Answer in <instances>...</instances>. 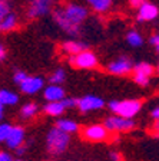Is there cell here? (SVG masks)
<instances>
[{
	"label": "cell",
	"mask_w": 159,
	"mask_h": 161,
	"mask_svg": "<svg viewBox=\"0 0 159 161\" xmlns=\"http://www.w3.org/2000/svg\"><path fill=\"white\" fill-rule=\"evenodd\" d=\"M0 161H13V158H12L10 154H7V153L0 151Z\"/></svg>",
	"instance_id": "1f68e13d"
},
{
	"label": "cell",
	"mask_w": 159,
	"mask_h": 161,
	"mask_svg": "<svg viewBox=\"0 0 159 161\" xmlns=\"http://www.w3.org/2000/svg\"><path fill=\"white\" fill-rule=\"evenodd\" d=\"M110 160L112 161H122V157H120L119 153L113 151V153H110Z\"/></svg>",
	"instance_id": "d6a6232c"
},
{
	"label": "cell",
	"mask_w": 159,
	"mask_h": 161,
	"mask_svg": "<svg viewBox=\"0 0 159 161\" xmlns=\"http://www.w3.org/2000/svg\"><path fill=\"white\" fill-rule=\"evenodd\" d=\"M155 50H156V52H158V53H159V45H158V46H155Z\"/></svg>",
	"instance_id": "ab89813d"
},
{
	"label": "cell",
	"mask_w": 159,
	"mask_h": 161,
	"mask_svg": "<svg viewBox=\"0 0 159 161\" xmlns=\"http://www.w3.org/2000/svg\"><path fill=\"white\" fill-rule=\"evenodd\" d=\"M86 17V7L80 6V4L70 3L63 9H56L53 12V20L56 22V25L72 37H76L79 35L80 25L83 23V20Z\"/></svg>",
	"instance_id": "6da1fadb"
},
{
	"label": "cell",
	"mask_w": 159,
	"mask_h": 161,
	"mask_svg": "<svg viewBox=\"0 0 159 161\" xmlns=\"http://www.w3.org/2000/svg\"><path fill=\"white\" fill-rule=\"evenodd\" d=\"M105 127L113 132V134H123V132H130L132 130H135L136 122L132 118H125L120 115H110L105 119Z\"/></svg>",
	"instance_id": "277c9868"
},
{
	"label": "cell",
	"mask_w": 159,
	"mask_h": 161,
	"mask_svg": "<svg viewBox=\"0 0 159 161\" xmlns=\"http://www.w3.org/2000/svg\"><path fill=\"white\" fill-rule=\"evenodd\" d=\"M126 42L132 47H140L143 45V36L138 30H129L126 33Z\"/></svg>",
	"instance_id": "d6986e66"
},
{
	"label": "cell",
	"mask_w": 159,
	"mask_h": 161,
	"mask_svg": "<svg viewBox=\"0 0 159 161\" xmlns=\"http://www.w3.org/2000/svg\"><path fill=\"white\" fill-rule=\"evenodd\" d=\"M3 112H4V105L0 102V119L3 118Z\"/></svg>",
	"instance_id": "74e56055"
},
{
	"label": "cell",
	"mask_w": 159,
	"mask_h": 161,
	"mask_svg": "<svg viewBox=\"0 0 159 161\" xmlns=\"http://www.w3.org/2000/svg\"><path fill=\"white\" fill-rule=\"evenodd\" d=\"M12 128H13V125L10 124H0V142H6L10 132H12Z\"/></svg>",
	"instance_id": "d4e9b609"
},
{
	"label": "cell",
	"mask_w": 159,
	"mask_h": 161,
	"mask_svg": "<svg viewBox=\"0 0 159 161\" xmlns=\"http://www.w3.org/2000/svg\"><path fill=\"white\" fill-rule=\"evenodd\" d=\"M113 132H110L105 124H93L87 125L82 130V137L86 141L90 142H103V141H109L112 138Z\"/></svg>",
	"instance_id": "5b68a950"
},
{
	"label": "cell",
	"mask_w": 159,
	"mask_h": 161,
	"mask_svg": "<svg viewBox=\"0 0 159 161\" xmlns=\"http://www.w3.org/2000/svg\"><path fill=\"white\" fill-rule=\"evenodd\" d=\"M133 68H135V64H133V60L130 58L120 56L116 60H112L106 69H108L109 74L116 75V76H125V75L132 74Z\"/></svg>",
	"instance_id": "52a82bcc"
},
{
	"label": "cell",
	"mask_w": 159,
	"mask_h": 161,
	"mask_svg": "<svg viewBox=\"0 0 159 161\" xmlns=\"http://www.w3.org/2000/svg\"><path fill=\"white\" fill-rule=\"evenodd\" d=\"M65 79H66V72H65L62 68L56 69V70H55V72H53V74L49 76V82H50V84H55V85L63 84V82H65Z\"/></svg>",
	"instance_id": "603a6c76"
},
{
	"label": "cell",
	"mask_w": 159,
	"mask_h": 161,
	"mask_svg": "<svg viewBox=\"0 0 159 161\" xmlns=\"http://www.w3.org/2000/svg\"><path fill=\"white\" fill-rule=\"evenodd\" d=\"M151 135H152L155 140H159V131H151Z\"/></svg>",
	"instance_id": "8d00e7d4"
},
{
	"label": "cell",
	"mask_w": 159,
	"mask_h": 161,
	"mask_svg": "<svg viewBox=\"0 0 159 161\" xmlns=\"http://www.w3.org/2000/svg\"><path fill=\"white\" fill-rule=\"evenodd\" d=\"M133 74H142L152 78L156 74V68L153 65L148 64V62H138V64H135V68H133Z\"/></svg>",
	"instance_id": "2e32d148"
},
{
	"label": "cell",
	"mask_w": 159,
	"mask_h": 161,
	"mask_svg": "<svg viewBox=\"0 0 159 161\" xmlns=\"http://www.w3.org/2000/svg\"><path fill=\"white\" fill-rule=\"evenodd\" d=\"M151 118H152V121H158L159 119V105L151 111Z\"/></svg>",
	"instance_id": "4dcf8cb0"
},
{
	"label": "cell",
	"mask_w": 159,
	"mask_h": 161,
	"mask_svg": "<svg viewBox=\"0 0 159 161\" xmlns=\"http://www.w3.org/2000/svg\"><path fill=\"white\" fill-rule=\"evenodd\" d=\"M149 43L152 45L153 47H155V46H158V45H159V32H156V33H153L152 36L149 37Z\"/></svg>",
	"instance_id": "f546056e"
},
{
	"label": "cell",
	"mask_w": 159,
	"mask_h": 161,
	"mask_svg": "<svg viewBox=\"0 0 159 161\" xmlns=\"http://www.w3.org/2000/svg\"><path fill=\"white\" fill-rule=\"evenodd\" d=\"M156 74H158V76H159V60H158V65H156Z\"/></svg>",
	"instance_id": "f35d334b"
},
{
	"label": "cell",
	"mask_w": 159,
	"mask_h": 161,
	"mask_svg": "<svg viewBox=\"0 0 159 161\" xmlns=\"http://www.w3.org/2000/svg\"><path fill=\"white\" fill-rule=\"evenodd\" d=\"M151 131H159V119L153 121V125H152V128H151Z\"/></svg>",
	"instance_id": "d590c367"
},
{
	"label": "cell",
	"mask_w": 159,
	"mask_h": 161,
	"mask_svg": "<svg viewBox=\"0 0 159 161\" xmlns=\"http://www.w3.org/2000/svg\"><path fill=\"white\" fill-rule=\"evenodd\" d=\"M109 109L113 114L125 118H133L140 112L143 102L140 99H123V101H110Z\"/></svg>",
	"instance_id": "3957f363"
},
{
	"label": "cell",
	"mask_w": 159,
	"mask_h": 161,
	"mask_svg": "<svg viewBox=\"0 0 159 161\" xmlns=\"http://www.w3.org/2000/svg\"><path fill=\"white\" fill-rule=\"evenodd\" d=\"M158 16H159V7L155 6L153 3L145 2V3L138 9L136 19H138V22L146 23V22H153V20H156Z\"/></svg>",
	"instance_id": "9c48e42d"
},
{
	"label": "cell",
	"mask_w": 159,
	"mask_h": 161,
	"mask_svg": "<svg viewBox=\"0 0 159 161\" xmlns=\"http://www.w3.org/2000/svg\"><path fill=\"white\" fill-rule=\"evenodd\" d=\"M65 105H63L62 101H50L45 105V112L50 117H60V115L65 112Z\"/></svg>",
	"instance_id": "9a60e30c"
},
{
	"label": "cell",
	"mask_w": 159,
	"mask_h": 161,
	"mask_svg": "<svg viewBox=\"0 0 159 161\" xmlns=\"http://www.w3.org/2000/svg\"><path fill=\"white\" fill-rule=\"evenodd\" d=\"M133 82L142 88H146L151 84V76H146V75L142 74H133Z\"/></svg>",
	"instance_id": "cb8c5ba5"
},
{
	"label": "cell",
	"mask_w": 159,
	"mask_h": 161,
	"mask_svg": "<svg viewBox=\"0 0 159 161\" xmlns=\"http://www.w3.org/2000/svg\"><path fill=\"white\" fill-rule=\"evenodd\" d=\"M56 127L60 128L62 131H65V132H69V134L76 132V131L79 130L77 122H75V121H72V119H57Z\"/></svg>",
	"instance_id": "44dd1931"
},
{
	"label": "cell",
	"mask_w": 159,
	"mask_h": 161,
	"mask_svg": "<svg viewBox=\"0 0 159 161\" xmlns=\"http://www.w3.org/2000/svg\"><path fill=\"white\" fill-rule=\"evenodd\" d=\"M24 151H26V147H24V145H20V147L16 148V154L17 155H23Z\"/></svg>",
	"instance_id": "836d02e7"
},
{
	"label": "cell",
	"mask_w": 159,
	"mask_h": 161,
	"mask_svg": "<svg viewBox=\"0 0 159 161\" xmlns=\"http://www.w3.org/2000/svg\"><path fill=\"white\" fill-rule=\"evenodd\" d=\"M70 135L69 132H65L60 128L53 127L52 130L47 132L46 137V148L52 155H59L65 153L69 145Z\"/></svg>",
	"instance_id": "7a4b0ae2"
},
{
	"label": "cell",
	"mask_w": 159,
	"mask_h": 161,
	"mask_svg": "<svg viewBox=\"0 0 159 161\" xmlns=\"http://www.w3.org/2000/svg\"><path fill=\"white\" fill-rule=\"evenodd\" d=\"M62 50L67 55H77L83 50H87V45L79 40H67L62 43Z\"/></svg>",
	"instance_id": "5bb4252c"
},
{
	"label": "cell",
	"mask_w": 159,
	"mask_h": 161,
	"mask_svg": "<svg viewBox=\"0 0 159 161\" xmlns=\"http://www.w3.org/2000/svg\"><path fill=\"white\" fill-rule=\"evenodd\" d=\"M0 102L4 107H12V105H16L19 102V97L12 91L0 89Z\"/></svg>",
	"instance_id": "e0dca14e"
},
{
	"label": "cell",
	"mask_w": 159,
	"mask_h": 161,
	"mask_svg": "<svg viewBox=\"0 0 159 161\" xmlns=\"http://www.w3.org/2000/svg\"><path fill=\"white\" fill-rule=\"evenodd\" d=\"M53 2L55 0H32L29 10H27V16L34 19V17H40L47 14L52 10Z\"/></svg>",
	"instance_id": "ba28073f"
},
{
	"label": "cell",
	"mask_w": 159,
	"mask_h": 161,
	"mask_svg": "<svg viewBox=\"0 0 159 161\" xmlns=\"http://www.w3.org/2000/svg\"><path fill=\"white\" fill-rule=\"evenodd\" d=\"M86 2L98 13H105V12H108V10L110 9V6H112V0H86Z\"/></svg>",
	"instance_id": "ffe728a7"
},
{
	"label": "cell",
	"mask_w": 159,
	"mask_h": 161,
	"mask_svg": "<svg viewBox=\"0 0 159 161\" xmlns=\"http://www.w3.org/2000/svg\"><path fill=\"white\" fill-rule=\"evenodd\" d=\"M26 78H27V74H26V72H23V70H16V72H14V75H13L14 84H17V85L22 84Z\"/></svg>",
	"instance_id": "83f0119b"
},
{
	"label": "cell",
	"mask_w": 159,
	"mask_h": 161,
	"mask_svg": "<svg viewBox=\"0 0 159 161\" xmlns=\"http://www.w3.org/2000/svg\"><path fill=\"white\" fill-rule=\"evenodd\" d=\"M105 107V101L99 97L95 95H86L79 99V108L82 112H90V111H96V109H102Z\"/></svg>",
	"instance_id": "30bf717a"
},
{
	"label": "cell",
	"mask_w": 159,
	"mask_h": 161,
	"mask_svg": "<svg viewBox=\"0 0 159 161\" xmlns=\"http://www.w3.org/2000/svg\"><path fill=\"white\" fill-rule=\"evenodd\" d=\"M145 2H146V0H129V6L132 7V9L138 10L143 3H145Z\"/></svg>",
	"instance_id": "f1b7e54d"
},
{
	"label": "cell",
	"mask_w": 159,
	"mask_h": 161,
	"mask_svg": "<svg viewBox=\"0 0 159 161\" xmlns=\"http://www.w3.org/2000/svg\"><path fill=\"white\" fill-rule=\"evenodd\" d=\"M37 111H39L37 104H34V102H27V104H24L23 107H22L20 114H22L23 118H33L34 115L37 114Z\"/></svg>",
	"instance_id": "7402d4cb"
},
{
	"label": "cell",
	"mask_w": 159,
	"mask_h": 161,
	"mask_svg": "<svg viewBox=\"0 0 159 161\" xmlns=\"http://www.w3.org/2000/svg\"><path fill=\"white\" fill-rule=\"evenodd\" d=\"M67 60L73 68H79V69H95L99 65L96 55L90 50H83L77 55H69Z\"/></svg>",
	"instance_id": "8992f818"
},
{
	"label": "cell",
	"mask_w": 159,
	"mask_h": 161,
	"mask_svg": "<svg viewBox=\"0 0 159 161\" xmlns=\"http://www.w3.org/2000/svg\"><path fill=\"white\" fill-rule=\"evenodd\" d=\"M4 58H6V49L3 45H0V60H3Z\"/></svg>",
	"instance_id": "e575fe53"
},
{
	"label": "cell",
	"mask_w": 159,
	"mask_h": 161,
	"mask_svg": "<svg viewBox=\"0 0 159 161\" xmlns=\"http://www.w3.org/2000/svg\"><path fill=\"white\" fill-rule=\"evenodd\" d=\"M23 142H24V130L22 127H19V125L13 127L9 138H7V141H6L7 147L12 148V150H16L17 147L23 145Z\"/></svg>",
	"instance_id": "7c38bea8"
},
{
	"label": "cell",
	"mask_w": 159,
	"mask_h": 161,
	"mask_svg": "<svg viewBox=\"0 0 159 161\" xmlns=\"http://www.w3.org/2000/svg\"><path fill=\"white\" fill-rule=\"evenodd\" d=\"M19 86H20V91H22L23 94L34 95L43 88V79L39 76H27Z\"/></svg>",
	"instance_id": "8fae6325"
},
{
	"label": "cell",
	"mask_w": 159,
	"mask_h": 161,
	"mask_svg": "<svg viewBox=\"0 0 159 161\" xmlns=\"http://www.w3.org/2000/svg\"><path fill=\"white\" fill-rule=\"evenodd\" d=\"M63 105H65V108L66 109H70V108H76L77 105H79V99L77 98H63L62 99Z\"/></svg>",
	"instance_id": "484cf974"
},
{
	"label": "cell",
	"mask_w": 159,
	"mask_h": 161,
	"mask_svg": "<svg viewBox=\"0 0 159 161\" xmlns=\"http://www.w3.org/2000/svg\"><path fill=\"white\" fill-rule=\"evenodd\" d=\"M17 27V17L13 13H9L4 16V19L0 22V32H10Z\"/></svg>",
	"instance_id": "ac0fdd59"
},
{
	"label": "cell",
	"mask_w": 159,
	"mask_h": 161,
	"mask_svg": "<svg viewBox=\"0 0 159 161\" xmlns=\"http://www.w3.org/2000/svg\"><path fill=\"white\" fill-rule=\"evenodd\" d=\"M10 13V7H9V3L7 0H0V22L4 19L6 14Z\"/></svg>",
	"instance_id": "4316f807"
},
{
	"label": "cell",
	"mask_w": 159,
	"mask_h": 161,
	"mask_svg": "<svg viewBox=\"0 0 159 161\" xmlns=\"http://www.w3.org/2000/svg\"><path fill=\"white\" fill-rule=\"evenodd\" d=\"M43 97L47 102H50V101H62L63 98H65V89H63L60 85L52 84L45 89Z\"/></svg>",
	"instance_id": "4fadbf2b"
},
{
	"label": "cell",
	"mask_w": 159,
	"mask_h": 161,
	"mask_svg": "<svg viewBox=\"0 0 159 161\" xmlns=\"http://www.w3.org/2000/svg\"><path fill=\"white\" fill-rule=\"evenodd\" d=\"M16 161H23V160H16Z\"/></svg>",
	"instance_id": "60d3db41"
}]
</instances>
